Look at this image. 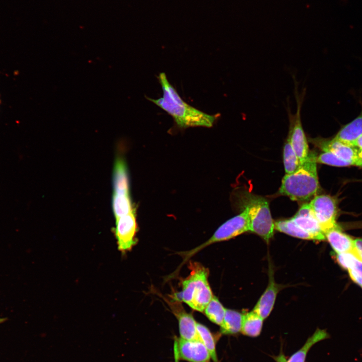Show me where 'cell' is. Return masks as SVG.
<instances>
[{
    "instance_id": "cell-1",
    "label": "cell",
    "mask_w": 362,
    "mask_h": 362,
    "mask_svg": "<svg viewBox=\"0 0 362 362\" xmlns=\"http://www.w3.org/2000/svg\"><path fill=\"white\" fill-rule=\"evenodd\" d=\"M158 79L162 89V97L147 99L170 115L178 127H211L213 125L219 114L209 115L187 104L168 81L165 73H160Z\"/></svg>"
},
{
    "instance_id": "cell-2",
    "label": "cell",
    "mask_w": 362,
    "mask_h": 362,
    "mask_svg": "<svg viewBox=\"0 0 362 362\" xmlns=\"http://www.w3.org/2000/svg\"><path fill=\"white\" fill-rule=\"evenodd\" d=\"M316 157L315 153L310 152L299 169L286 174L282 179L279 193L296 201H309L316 196L319 189Z\"/></svg>"
},
{
    "instance_id": "cell-3",
    "label": "cell",
    "mask_w": 362,
    "mask_h": 362,
    "mask_svg": "<svg viewBox=\"0 0 362 362\" xmlns=\"http://www.w3.org/2000/svg\"><path fill=\"white\" fill-rule=\"evenodd\" d=\"M191 272L182 282V299L196 311L203 312L213 297L208 278L209 270L198 262L191 263Z\"/></svg>"
},
{
    "instance_id": "cell-4",
    "label": "cell",
    "mask_w": 362,
    "mask_h": 362,
    "mask_svg": "<svg viewBox=\"0 0 362 362\" xmlns=\"http://www.w3.org/2000/svg\"><path fill=\"white\" fill-rule=\"evenodd\" d=\"M241 205L247 211L249 231L257 234L266 242L273 236L274 222L267 201L249 192L242 193Z\"/></svg>"
},
{
    "instance_id": "cell-5",
    "label": "cell",
    "mask_w": 362,
    "mask_h": 362,
    "mask_svg": "<svg viewBox=\"0 0 362 362\" xmlns=\"http://www.w3.org/2000/svg\"><path fill=\"white\" fill-rule=\"evenodd\" d=\"M295 82V95L297 102V110L295 114H292L290 108H288V114L289 119V131L288 137L297 154L300 161L302 164L308 158L310 152L308 144L305 134L301 118V110L305 95V89L299 94L297 89L296 80Z\"/></svg>"
},
{
    "instance_id": "cell-6",
    "label": "cell",
    "mask_w": 362,
    "mask_h": 362,
    "mask_svg": "<svg viewBox=\"0 0 362 362\" xmlns=\"http://www.w3.org/2000/svg\"><path fill=\"white\" fill-rule=\"evenodd\" d=\"M247 231H249V217L247 210L243 209L239 214L222 224L209 240L196 248L182 254H184L186 259L189 258L211 244L230 239Z\"/></svg>"
},
{
    "instance_id": "cell-7",
    "label": "cell",
    "mask_w": 362,
    "mask_h": 362,
    "mask_svg": "<svg viewBox=\"0 0 362 362\" xmlns=\"http://www.w3.org/2000/svg\"><path fill=\"white\" fill-rule=\"evenodd\" d=\"M309 205L324 233L338 225L337 206L333 198L326 195H316Z\"/></svg>"
},
{
    "instance_id": "cell-8",
    "label": "cell",
    "mask_w": 362,
    "mask_h": 362,
    "mask_svg": "<svg viewBox=\"0 0 362 362\" xmlns=\"http://www.w3.org/2000/svg\"><path fill=\"white\" fill-rule=\"evenodd\" d=\"M174 357L189 362H210V354L200 339L176 338L174 342Z\"/></svg>"
},
{
    "instance_id": "cell-9",
    "label": "cell",
    "mask_w": 362,
    "mask_h": 362,
    "mask_svg": "<svg viewBox=\"0 0 362 362\" xmlns=\"http://www.w3.org/2000/svg\"><path fill=\"white\" fill-rule=\"evenodd\" d=\"M137 223L135 209L116 219L115 235L118 249L126 252L136 243Z\"/></svg>"
},
{
    "instance_id": "cell-10",
    "label": "cell",
    "mask_w": 362,
    "mask_h": 362,
    "mask_svg": "<svg viewBox=\"0 0 362 362\" xmlns=\"http://www.w3.org/2000/svg\"><path fill=\"white\" fill-rule=\"evenodd\" d=\"M311 142L322 151H328L338 157L348 162L351 165L362 168V160L358 156L357 148L345 144L334 138L331 139L316 137Z\"/></svg>"
},
{
    "instance_id": "cell-11",
    "label": "cell",
    "mask_w": 362,
    "mask_h": 362,
    "mask_svg": "<svg viewBox=\"0 0 362 362\" xmlns=\"http://www.w3.org/2000/svg\"><path fill=\"white\" fill-rule=\"evenodd\" d=\"M300 228L309 233L314 240L326 239L322 230L309 203L303 204L296 214L291 218Z\"/></svg>"
},
{
    "instance_id": "cell-12",
    "label": "cell",
    "mask_w": 362,
    "mask_h": 362,
    "mask_svg": "<svg viewBox=\"0 0 362 362\" xmlns=\"http://www.w3.org/2000/svg\"><path fill=\"white\" fill-rule=\"evenodd\" d=\"M280 289V286L276 283L272 275L270 274L268 285L253 309L263 320L271 313Z\"/></svg>"
},
{
    "instance_id": "cell-13",
    "label": "cell",
    "mask_w": 362,
    "mask_h": 362,
    "mask_svg": "<svg viewBox=\"0 0 362 362\" xmlns=\"http://www.w3.org/2000/svg\"><path fill=\"white\" fill-rule=\"evenodd\" d=\"M324 235L336 254L353 251L354 239L344 233L338 225L325 232Z\"/></svg>"
},
{
    "instance_id": "cell-14",
    "label": "cell",
    "mask_w": 362,
    "mask_h": 362,
    "mask_svg": "<svg viewBox=\"0 0 362 362\" xmlns=\"http://www.w3.org/2000/svg\"><path fill=\"white\" fill-rule=\"evenodd\" d=\"M329 334L325 329H317L309 337L304 344L296 352L293 354L288 359H286L283 354L276 358L277 362H305L308 352L316 343L323 340L329 338Z\"/></svg>"
},
{
    "instance_id": "cell-15",
    "label": "cell",
    "mask_w": 362,
    "mask_h": 362,
    "mask_svg": "<svg viewBox=\"0 0 362 362\" xmlns=\"http://www.w3.org/2000/svg\"><path fill=\"white\" fill-rule=\"evenodd\" d=\"M361 106V110L359 114L352 121L340 128L333 137L335 139L354 147L355 140L362 135V101Z\"/></svg>"
},
{
    "instance_id": "cell-16",
    "label": "cell",
    "mask_w": 362,
    "mask_h": 362,
    "mask_svg": "<svg viewBox=\"0 0 362 362\" xmlns=\"http://www.w3.org/2000/svg\"><path fill=\"white\" fill-rule=\"evenodd\" d=\"M179 326L180 338L185 340L199 339L197 332V323L193 315L183 310L174 312Z\"/></svg>"
},
{
    "instance_id": "cell-17",
    "label": "cell",
    "mask_w": 362,
    "mask_h": 362,
    "mask_svg": "<svg viewBox=\"0 0 362 362\" xmlns=\"http://www.w3.org/2000/svg\"><path fill=\"white\" fill-rule=\"evenodd\" d=\"M114 194L129 195V178L125 161L120 158L115 161L113 171Z\"/></svg>"
},
{
    "instance_id": "cell-18",
    "label": "cell",
    "mask_w": 362,
    "mask_h": 362,
    "mask_svg": "<svg viewBox=\"0 0 362 362\" xmlns=\"http://www.w3.org/2000/svg\"><path fill=\"white\" fill-rule=\"evenodd\" d=\"M243 314L231 309H226L223 322L220 325L221 333L236 334L241 331Z\"/></svg>"
},
{
    "instance_id": "cell-19",
    "label": "cell",
    "mask_w": 362,
    "mask_h": 362,
    "mask_svg": "<svg viewBox=\"0 0 362 362\" xmlns=\"http://www.w3.org/2000/svg\"><path fill=\"white\" fill-rule=\"evenodd\" d=\"M243 315L241 331L242 334L251 337L259 336L262 330L263 319L253 310Z\"/></svg>"
},
{
    "instance_id": "cell-20",
    "label": "cell",
    "mask_w": 362,
    "mask_h": 362,
    "mask_svg": "<svg viewBox=\"0 0 362 362\" xmlns=\"http://www.w3.org/2000/svg\"><path fill=\"white\" fill-rule=\"evenodd\" d=\"M275 229L292 236L307 240H314L307 232L297 225L292 219L274 222Z\"/></svg>"
},
{
    "instance_id": "cell-21",
    "label": "cell",
    "mask_w": 362,
    "mask_h": 362,
    "mask_svg": "<svg viewBox=\"0 0 362 362\" xmlns=\"http://www.w3.org/2000/svg\"><path fill=\"white\" fill-rule=\"evenodd\" d=\"M284 164L287 174H292L297 171L302 166L290 141L287 137L283 151Z\"/></svg>"
},
{
    "instance_id": "cell-22",
    "label": "cell",
    "mask_w": 362,
    "mask_h": 362,
    "mask_svg": "<svg viewBox=\"0 0 362 362\" xmlns=\"http://www.w3.org/2000/svg\"><path fill=\"white\" fill-rule=\"evenodd\" d=\"M204 311L211 322L220 326L225 316L226 309L218 299L213 296Z\"/></svg>"
},
{
    "instance_id": "cell-23",
    "label": "cell",
    "mask_w": 362,
    "mask_h": 362,
    "mask_svg": "<svg viewBox=\"0 0 362 362\" xmlns=\"http://www.w3.org/2000/svg\"><path fill=\"white\" fill-rule=\"evenodd\" d=\"M197 328L199 339L208 350L213 362H219L214 338L210 330L205 325L197 323Z\"/></svg>"
},
{
    "instance_id": "cell-24",
    "label": "cell",
    "mask_w": 362,
    "mask_h": 362,
    "mask_svg": "<svg viewBox=\"0 0 362 362\" xmlns=\"http://www.w3.org/2000/svg\"><path fill=\"white\" fill-rule=\"evenodd\" d=\"M112 205L116 219L127 215L134 210L129 195L113 194Z\"/></svg>"
},
{
    "instance_id": "cell-25",
    "label": "cell",
    "mask_w": 362,
    "mask_h": 362,
    "mask_svg": "<svg viewBox=\"0 0 362 362\" xmlns=\"http://www.w3.org/2000/svg\"><path fill=\"white\" fill-rule=\"evenodd\" d=\"M316 162L334 166H351V164L348 162L328 151H323L322 153L317 156Z\"/></svg>"
},
{
    "instance_id": "cell-26",
    "label": "cell",
    "mask_w": 362,
    "mask_h": 362,
    "mask_svg": "<svg viewBox=\"0 0 362 362\" xmlns=\"http://www.w3.org/2000/svg\"><path fill=\"white\" fill-rule=\"evenodd\" d=\"M338 263L346 270H348L353 265L358 258L353 251L340 254H337Z\"/></svg>"
},
{
    "instance_id": "cell-27",
    "label": "cell",
    "mask_w": 362,
    "mask_h": 362,
    "mask_svg": "<svg viewBox=\"0 0 362 362\" xmlns=\"http://www.w3.org/2000/svg\"><path fill=\"white\" fill-rule=\"evenodd\" d=\"M348 272L351 279L362 287V261L357 258Z\"/></svg>"
},
{
    "instance_id": "cell-28",
    "label": "cell",
    "mask_w": 362,
    "mask_h": 362,
    "mask_svg": "<svg viewBox=\"0 0 362 362\" xmlns=\"http://www.w3.org/2000/svg\"><path fill=\"white\" fill-rule=\"evenodd\" d=\"M353 251L358 258L362 261V238L354 239Z\"/></svg>"
},
{
    "instance_id": "cell-29",
    "label": "cell",
    "mask_w": 362,
    "mask_h": 362,
    "mask_svg": "<svg viewBox=\"0 0 362 362\" xmlns=\"http://www.w3.org/2000/svg\"><path fill=\"white\" fill-rule=\"evenodd\" d=\"M354 147L356 148H358V150H362V135L359 136L355 140L354 144Z\"/></svg>"
},
{
    "instance_id": "cell-30",
    "label": "cell",
    "mask_w": 362,
    "mask_h": 362,
    "mask_svg": "<svg viewBox=\"0 0 362 362\" xmlns=\"http://www.w3.org/2000/svg\"><path fill=\"white\" fill-rule=\"evenodd\" d=\"M8 320L7 318H0V324L3 323Z\"/></svg>"
},
{
    "instance_id": "cell-31",
    "label": "cell",
    "mask_w": 362,
    "mask_h": 362,
    "mask_svg": "<svg viewBox=\"0 0 362 362\" xmlns=\"http://www.w3.org/2000/svg\"><path fill=\"white\" fill-rule=\"evenodd\" d=\"M358 154L359 157L362 160V150H358Z\"/></svg>"
},
{
    "instance_id": "cell-32",
    "label": "cell",
    "mask_w": 362,
    "mask_h": 362,
    "mask_svg": "<svg viewBox=\"0 0 362 362\" xmlns=\"http://www.w3.org/2000/svg\"><path fill=\"white\" fill-rule=\"evenodd\" d=\"M1 99H0V105H1Z\"/></svg>"
},
{
    "instance_id": "cell-33",
    "label": "cell",
    "mask_w": 362,
    "mask_h": 362,
    "mask_svg": "<svg viewBox=\"0 0 362 362\" xmlns=\"http://www.w3.org/2000/svg\"><path fill=\"white\" fill-rule=\"evenodd\" d=\"M362 288V287H361Z\"/></svg>"
}]
</instances>
